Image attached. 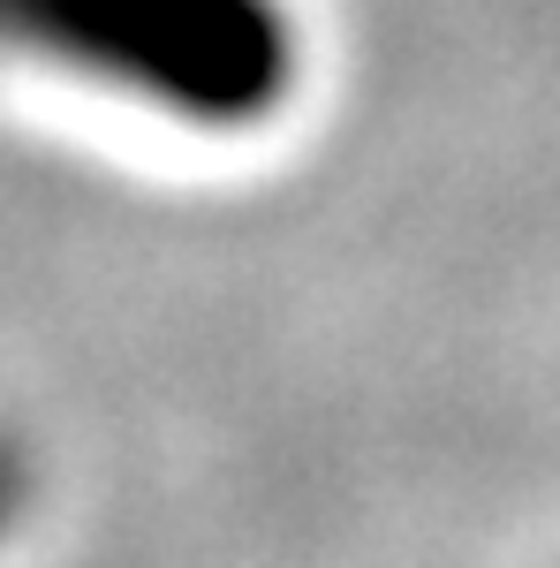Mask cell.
I'll use <instances>...</instances> for the list:
<instances>
[{"label":"cell","mask_w":560,"mask_h":568,"mask_svg":"<svg viewBox=\"0 0 560 568\" xmlns=\"http://www.w3.org/2000/svg\"><path fill=\"white\" fill-rule=\"evenodd\" d=\"M0 39L205 130H251L296 84L281 0H0Z\"/></svg>","instance_id":"cell-1"},{"label":"cell","mask_w":560,"mask_h":568,"mask_svg":"<svg viewBox=\"0 0 560 568\" xmlns=\"http://www.w3.org/2000/svg\"><path fill=\"white\" fill-rule=\"evenodd\" d=\"M16 500H23V470H16V455H8V439H0V524L16 516Z\"/></svg>","instance_id":"cell-2"}]
</instances>
